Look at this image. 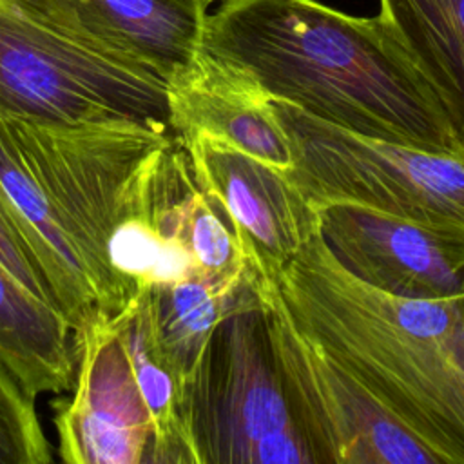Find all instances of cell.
Returning a JSON list of instances; mask_svg holds the SVG:
<instances>
[{"label":"cell","mask_w":464,"mask_h":464,"mask_svg":"<svg viewBox=\"0 0 464 464\" xmlns=\"http://www.w3.org/2000/svg\"><path fill=\"white\" fill-rule=\"evenodd\" d=\"M199 49L241 69L272 100L348 130L464 156L428 82L386 24L317 0H223Z\"/></svg>","instance_id":"1"},{"label":"cell","mask_w":464,"mask_h":464,"mask_svg":"<svg viewBox=\"0 0 464 464\" xmlns=\"http://www.w3.org/2000/svg\"><path fill=\"white\" fill-rule=\"evenodd\" d=\"M294 323L439 464H464V292L401 297L350 274L317 228L274 283Z\"/></svg>","instance_id":"2"},{"label":"cell","mask_w":464,"mask_h":464,"mask_svg":"<svg viewBox=\"0 0 464 464\" xmlns=\"http://www.w3.org/2000/svg\"><path fill=\"white\" fill-rule=\"evenodd\" d=\"M170 136L127 120L60 123L0 109V181L72 330L129 303L107 245L132 176Z\"/></svg>","instance_id":"3"},{"label":"cell","mask_w":464,"mask_h":464,"mask_svg":"<svg viewBox=\"0 0 464 464\" xmlns=\"http://www.w3.org/2000/svg\"><path fill=\"white\" fill-rule=\"evenodd\" d=\"M0 109L170 130L169 82L80 31L56 0H0Z\"/></svg>","instance_id":"4"},{"label":"cell","mask_w":464,"mask_h":464,"mask_svg":"<svg viewBox=\"0 0 464 464\" xmlns=\"http://www.w3.org/2000/svg\"><path fill=\"white\" fill-rule=\"evenodd\" d=\"M294 167L288 181L315 210L353 205L464 236V156L359 134L272 100Z\"/></svg>","instance_id":"5"},{"label":"cell","mask_w":464,"mask_h":464,"mask_svg":"<svg viewBox=\"0 0 464 464\" xmlns=\"http://www.w3.org/2000/svg\"><path fill=\"white\" fill-rule=\"evenodd\" d=\"M188 420L198 464H314L272 357L263 304L216 328L188 390Z\"/></svg>","instance_id":"6"},{"label":"cell","mask_w":464,"mask_h":464,"mask_svg":"<svg viewBox=\"0 0 464 464\" xmlns=\"http://www.w3.org/2000/svg\"><path fill=\"white\" fill-rule=\"evenodd\" d=\"M268 343L314 464H439L294 323L274 285H259Z\"/></svg>","instance_id":"7"},{"label":"cell","mask_w":464,"mask_h":464,"mask_svg":"<svg viewBox=\"0 0 464 464\" xmlns=\"http://www.w3.org/2000/svg\"><path fill=\"white\" fill-rule=\"evenodd\" d=\"M74 392L54 417L71 464H152L154 420L116 314L74 330Z\"/></svg>","instance_id":"8"},{"label":"cell","mask_w":464,"mask_h":464,"mask_svg":"<svg viewBox=\"0 0 464 464\" xmlns=\"http://www.w3.org/2000/svg\"><path fill=\"white\" fill-rule=\"evenodd\" d=\"M178 138L199 188L219 203L234 225L254 277L259 285H274L319 228V212L285 172L239 147L207 132Z\"/></svg>","instance_id":"9"},{"label":"cell","mask_w":464,"mask_h":464,"mask_svg":"<svg viewBox=\"0 0 464 464\" xmlns=\"http://www.w3.org/2000/svg\"><path fill=\"white\" fill-rule=\"evenodd\" d=\"M324 243L366 285L401 297L464 292V236L353 205L317 208Z\"/></svg>","instance_id":"10"},{"label":"cell","mask_w":464,"mask_h":464,"mask_svg":"<svg viewBox=\"0 0 464 464\" xmlns=\"http://www.w3.org/2000/svg\"><path fill=\"white\" fill-rule=\"evenodd\" d=\"M169 123L176 136L207 132L285 174L294 167L270 96L246 72L201 49L169 80Z\"/></svg>","instance_id":"11"},{"label":"cell","mask_w":464,"mask_h":464,"mask_svg":"<svg viewBox=\"0 0 464 464\" xmlns=\"http://www.w3.org/2000/svg\"><path fill=\"white\" fill-rule=\"evenodd\" d=\"M96 42L136 60L167 82L199 51L205 0H56Z\"/></svg>","instance_id":"12"},{"label":"cell","mask_w":464,"mask_h":464,"mask_svg":"<svg viewBox=\"0 0 464 464\" xmlns=\"http://www.w3.org/2000/svg\"><path fill=\"white\" fill-rule=\"evenodd\" d=\"M141 290L154 341L179 381L188 406V390L216 328L237 310L261 306L257 286H234L207 276H190Z\"/></svg>","instance_id":"13"},{"label":"cell","mask_w":464,"mask_h":464,"mask_svg":"<svg viewBox=\"0 0 464 464\" xmlns=\"http://www.w3.org/2000/svg\"><path fill=\"white\" fill-rule=\"evenodd\" d=\"M0 362L33 395L60 393L76 373L74 330L0 265Z\"/></svg>","instance_id":"14"},{"label":"cell","mask_w":464,"mask_h":464,"mask_svg":"<svg viewBox=\"0 0 464 464\" xmlns=\"http://www.w3.org/2000/svg\"><path fill=\"white\" fill-rule=\"evenodd\" d=\"M377 16L428 82L464 154V0H379Z\"/></svg>","instance_id":"15"},{"label":"cell","mask_w":464,"mask_h":464,"mask_svg":"<svg viewBox=\"0 0 464 464\" xmlns=\"http://www.w3.org/2000/svg\"><path fill=\"white\" fill-rule=\"evenodd\" d=\"M53 446L42 428L34 397L0 362V464H47Z\"/></svg>","instance_id":"16"},{"label":"cell","mask_w":464,"mask_h":464,"mask_svg":"<svg viewBox=\"0 0 464 464\" xmlns=\"http://www.w3.org/2000/svg\"><path fill=\"white\" fill-rule=\"evenodd\" d=\"M0 265L33 295L58 308L34 236L0 181ZM60 310V308H58Z\"/></svg>","instance_id":"17"},{"label":"cell","mask_w":464,"mask_h":464,"mask_svg":"<svg viewBox=\"0 0 464 464\" xmlns=\"http://www.w3.org/2000/svg\"><path fill=\"white\" fill-rule=\"evenodd\" d=\"M205 2H207V4H208V5H212V4H216V2H218V4H219V2H223V0H205Z\"/></svg>","instance_id":"18"}]
</instances>
